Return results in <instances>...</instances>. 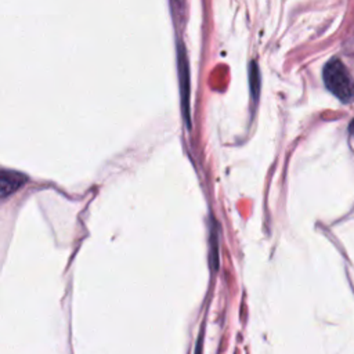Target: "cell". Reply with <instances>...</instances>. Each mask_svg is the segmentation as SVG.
Returning <instances> with one entry per match:
<instances>
[{
	"instance_id": "obj_3",
	"label": "cell",
	"mask_w": 354,
	"mask_h": 354,
	"mask_svg": "<svg viewBox=\"0 0 354 354\" xmlns=\"http://www.w3.org/2000/svg\"><path fill=\"white\" fill-rule=\"evenodd\" d=\"M348 131L354 136V119H353V122L350 123V126H348Z\"/></svg>"
},
{
	"instance_id": "obj_2",
	"label": "cell",
	"mask_w": 354,
	"mask_h": 354,
	"mask_svg": "<svg viewBox=\"0 0 354 354\" xmlns=\"http://www.w3.org/2000/svg\"><path fill=\"white\" fill-rule=\"evenodd\" d=\"M26 183V176L11 171V170H3L0 174V194L3 198L14 194L17 189H19Z\"/></svg>"
},
{
	"instance_id": "obj_1",
	"label": "cell",
	"mask_w": 354,
	"mask_h": 354,
	"mask_svg": "<svg viewBox=\"0 0 354 354\" xmlns=\"http://www.w3.org/2000/svg\"><path fill=\"white\" fill-rule=\"evenodd\" d=\"M324 83L342 102H351L354 100V80L340 59L333 58L325 65Z\"/></svg>"
}]
</instances>
